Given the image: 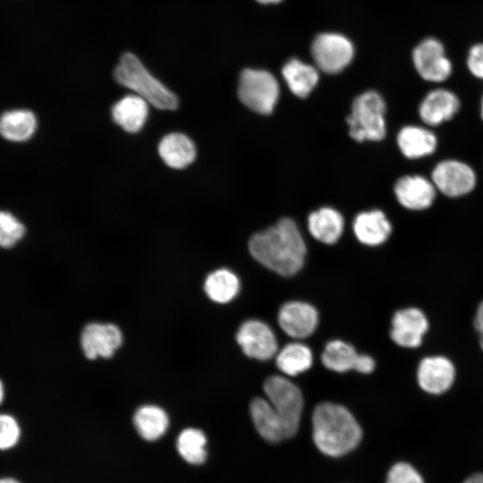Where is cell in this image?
<instances>
[{"mask_svg":"<svg viewBox=\"0 0 483 483\" xmlns=\"http://www.w3.org/2000/svg\"><path fill=\"white\" fill-rule=\"evenodd\" d=\"M282 74L290 90L299 97H306L318 81V71L298 59H292L286 63Z\"/></svg>","mask_w":483,"mask_h":483,"instance_id":"cell-26","label":"cell"},{"mask_svg":"<svg viewBox=\"0 0 483 483\" xmlns=\"http://www.w3.org/2000/svg\"><path fill=\"white\" fill-rule=\"evenodd\" d=\"M437 191L449 198H459L471 192L477 184L474 169L460 160L445 159L438 162L430 177Z\"/></svg>","mask_w":483,"mask_h":483,"instance_id":"cell-8","label":"cell"},{"mask_svg":"<svg viewBox=\"0 0 483 483\" xmlns=\"http://www.w3.org/2000/svg\"><path fill=\"white\" fill-rule=\"evenodd\" d=\"M397 145L404 157L419 159L432 155L437 148V138L429 129L419 125L402 127L396 137Z\"/></svg>","mask_w":483,"mask_h":483,"instance_id":"cell-18","label":"cell"},{"mask_svg":"<svg viewBox=\"0 0 483 483\" xmlns=\"http://www.w3.org/2000/svg\"><path fill=\"white\" fill-rule=\"evenodd\" d=\"M114 77L119 84L131 89L157 109L175 110L178 106L177 97L152 76L131 53L122 55Z\"/></svg>","mask_w":483,"mask_h":483,"instance_id":"cell-3","label":"cell"},{"mask_svg":"<svg viewBox=\"0 0 483 483\" xmlns=\"http://www.w3.org/2000/svg\"><path fill=\"white\" fill-rule=\"evenodd\" d=\"M386 103L377 92L366 91L352 102V112L347 116L350 136L357 141H377L385 138Z\"/></svg>","mask_w":483,"mask_h":483,"instance_id":"cell-4","label":"cell"},{"mask_svg":"<svg viewBox=\"0 0 483 483\" xmlns=\"http://www.w3.org/2000/svg\"><path fill=\"white\" fill-rule=\"evenodd\" d=\"M466 65L474 77L483 80V42L470 47L466 58Z\"/></svg>","mask_w":483,"mask_h":483,"instance_id":"cell-33","label":"cell"},{"mask_svg":"<svg viewBox=\"0 0 483 483\" xmlns=\"http://www.w3.org/2000/svg\"><path fill=\"white\" fill-rule=\"evenodd\" d=\"M37 128V119L29 110L19 109L4 113L0 117V134L13 142L26 141Z\"/></svg>","mask_w":483,"mask_h":483,"instance_id":"cell-25","label":"cell"},{"mask_svg":"<svg viewBox=\"0 0 483 483\" xmlns=\"http://www.w3.org/2000/svg\"><path fill=\"white\" fill-rule=\"evenodd\" d=\"M207 436L196 428L182 429L176 439V450L181 458L191 465H202L208 459Z\"/></svg>","mask_w":483,"mask_h":483,"instance_id":"cell-27","label":"cell"},{"mask_svg":"<svg viewBox=\"0 0 483 483\" xmlns=\"http://www.w3.org/2000/svg\"><path fill=\"white\" fill-rule=\"evenodd\" d=\"M278 324L291 337L302 339L309 336L318 324V313L310 304L302 301L284 303L278 312Z\"/></svg>","mask_w":483,"mask_h":483,"instance_id":"cell-17","label":"cell"},{"mask_svg":"<svg viewBox=\"0 0 483 483\" xmlns=\"http://www.w3.org/2000/svg\"><path fill=\"white\" fill-rule=\"evenodd\" d=\"M244 354L258 360H267L277 353V341L273 330L257 319L245 321L236 334Z\"/></svg>","mask_w":483,"mask_h":483,"instance_id":"cell-12","label":"cell"},{"mask_svg":"<svg viewBox=\"0 0 483 483\" xmlns=\"http://www.w3.org/2000/svg\"><path fill=\"white\" fill-rule=\"evenodd\" d=\"M461 108L458 96L450 89L437 88L428 92L419 106L421 121L429 127L452 120Z\"/></svg>","mask_w":483,"mask_h":483,"instance_id":"cell-16","label":"cell"},{"mask_svg":"<svg viewBox=\"0 0 483 483\" xmlns=\"http://www.w3.org/2000/svg\"><path fill=\"white\" fill-rule=\"evenodd\" d=\"M463 483H483V473H476L470 476Z\"/></svg>","mask_w":483,"mask_h":483,"instance_id":"cell-35","label":"cell"},{"mask_svg":"<svg viewBox=\"0 0 483 483\" xmlns=\"http://www.w3.org/2000/svg\"><path fill=\"white\" fill-rule=\"evenodd\" d=\"M480 117L483 121V96H482V98H481V102H480Z\"/></svg>","mask_w":483,"mask_h":483,"instance_id":"cell-39","label":"cell"},{"mask_svg":"<svg viewBox=\"0 0 483 483\" xmlns=\"http://www.w3.org/2000/svg\"><path fill=\"white\" fill-rule=\"evenodd\" d=\"M257 1L261 4H270V3H278L282 0H257Z\"/></svg>","mask_w":483,"mask_h":483,"instance_id":"cell-38","label":"cell"},{"mask_svg":"<svg viewBox=\"0 0 483 483\" xmlns=\"http://www.w3.org/2000/svg\"><path fill=\"white\" fill-rule=\"evenodd\" d=\"M132 421L139 436L148 442L160 439L166 433L170 423L166 411L155 404L139 407Z\"/></svg>","mask_w":483,"mask_h":483,"instance_id":"cell-22","label":"cell"},{"mask_svg":"<svg viewBox=\"0 0 483 483\" xmlns=\"http://www.w3.org/2000/svg\"><path fill=\"white\" fill-rule=\"evenodd\" d=\"M264 391L283 425L286 438L298 431L304 401L300 388L282 376L269 377Z\"/></svg>","mask_w":483,"mask_h":483,"instance_id":"cell-5","label":"cell"},{"mask_svg":"<svg viewBox=\"0 0 483 483\" xmlns=\"http://www.w3.org/2000/svg\"><path fill=\"white\" fill-rule=\"evenodd\" d=\"M148 114V102L138 95L123 97L112 107L114 123L130 133L138 132L143 127Z\"/></svg>","mask_w":483,"mask_h":483,"instance_id":"cell-20","label":"cell"},{"mask_svg":"<svg viewBox=\"0 0 483 483\" xmlns=\"http://www.w3.org/2000/svg\"><path fill=\"white\" fill-rule=\"evenodd\" d=\"M4 394H5L4 386L2 380L0 379V405L3 403L4 400Z\"/></svg>","mask_w":483,"mask_h":483,"instance_id":"cell-37","label":"cell"},{"mask_svg":"<svg viewBox=\"0 0 483 483\" xmlns=\"http://www.w3.org/2000/svg\"><path fill=\"white\" fill-rule=\"evenodd\" d=\"M122 343L120 328L111 323H89L84 326L80 335L81 349L89 360L110 358Z\"/></svg>","mask_w":483,"mask_h":483,"instance_id":"cell-13","label":"cell"},{"mask_svg":"<svg viewBox=\"0 0 483 483\" xmlns=\"http://www.w3.org/2000/svg\"><path fill=\"white\" fill-rule=\"evenodd\" d=\"M250 411L253 424L264 439L277 443L286 438L281 420L267 399L255 398Z\"/></svg>","mask_w":483,"mask_h":483,"instance_id":"cell-23","label":"cell"},{"mask_svg":"<svg viewBox=\"0 0 483 483\" xmlns=\"http://www.w3.org/2000/svg\"><path fill=\"white\" fill-rule=\"evenodd\" d=\"M308 228L318 241L326 244H334L342 235L343 218L334 208H321L309 216Z\"/></svg>","mask_w":483,"mask_h":483,"instance_id":"cell-24","label":"cell"},{"mask_svg":"<svg viewBox=\"0 0 483 483\" xmlns=\"http://www.w3.org/2000/svg\"><path fill=\"white\" fill-rule=\"evenodd\" d=\"M238 96L242 103L252 111L268 114L278 100L279 85L267 71L245 69L240 76Z\"/></svg>","mask_w":483,"mask_h":483,"instance_id":"cell-6","label":"cell"},{"mask_svg":"<svg viewBox=\"0 0 483 483\" xmlns=\"http://www.w3.org/2000/svg\"><path fill=\"white\" fill-rule=\"evenodd\" d=\"M24 225L11 213L0 210V247H13L23 237Z\"/></svg>","mask_w":483,"mask_h":483,"instance_id":"cell-30","label":"cell"},{"mask_svg":"<svg viewBox=\"0 0 483 483\" xmlns=\"http://www.w3.org/2000/svg\"><path fill=\"white\" fill-rule=\"evenodd\" d=\"M312 362L311 350L301 343L286 344L275 356L278 369L291 377L308 370L312 366Z\"/></svg>","mask_w":483,"mask_h":483,"instance_id":"cell-29","label":"cell"},{"mask_svg":"<svg viewBox=\"0 0 483 483\" xmlns=\"http://www.w3.org/2000/svg\"><path fill=\"white\" fill-rule=\"evenodd\" d=\"M0 483H21L19 479L13 477L0 478Z\"/></svg>","mask_w":483,"mask_h":483,"instance_id":"cell-36","label":"cell"},{"mask_svg":"<svg viewBox=\"0 0 483 483\" xmlns=\"http://www.w3.org/2000/svg\"><path fill=\"white\" fill-rule=\"evenodd\" d=\"M429 329L427 315L419 308L409 307L397 310L391 322L390 336L402 348L419 347Z\"/></svg>","mask_w":483,"mask_h":483,"instance_id":"cell-11","label":"cell"},{"mask_svg":"<svg viewBox=\"0 0 483 483\" xmlns=\"http://www.w3.org/2000/svg\"><path fill=\"white\" fill-rule=\"evenodd\" d=\"M249 250L258 263L282 276L298 273L307 251L297 225L287 217L254 234L250 240Z\"/></svg>","mask_w":483,"mask_h":483,"instance_id":"cell-1","label":"cell"},{"mask_svg":"<svg viewBox=\"0 0 483 483\" xmlns=\"http://www.w3.org/2000/svg\"><path fill=\"white\" fill-rule=\"evenodd\" d=\"M412 62L419 75L428 82H444L453 72V64L444 44L434 37L422 39L414 47Z\"/></svg>","mask_w":483,"mask_h":483,"instance_id":"cell-7","label":"cell"},{"mask_svg":"<svg viewBox=\"0 0 483 483\" xmlns=\"http://www.w3.org/2000/svg\"><path fill=\"white\" fill-rule=\"evenodd\" d=\"M473 324L479 334V345L483 349V301L477 308Z\"/></svg>","mask_w":483,"mask_h":483,"instance_id":"cell-34","label":"cell"},{"mask_svg":"<svg viewBox=\"0 0 483 483\" xmlns=\"http://www.w3.org/2000/svg\"><path fill=\"white\" fill-rule=\"evenodd\" d=\"M353 232L361 243L377 246L389 238L392 225L384 212L375 209L361 212L355 217Z\"/></svg>","mask_w":483,"mask_h":483,"instance_id":"cell-19","label":"cell"},{"mask_svg":"<svg viewBox=\"0 0 483 483\" xmlns=\"http://www.w3.org/2000/svg\"><path fill=\"white\" fill-rule=\"evenodd\" d=\"M204 291L211 301L216 303H227L238 294L240 281L231 270L217 269L207 276Z\"/></svg>","mask_w":483,"mask_h":483,"instance_id":"cell-28","label":"cell"},{"mask_svg":"<svg viewBox=\"0 0 483 483\" xmlns=\"http://www.w3.org/2000/svg\"><path fill=\"white\" fill-rule=\"evenodd\" d=\"M417 382L422 391L432 395H440L453 386L456 378L454 363L444 355H429L419 363Z\"/></svg>","mask_w":483,"mask_h":483,"instance_id":"cell-10","label":"cell"},{"mask_svg":"<svg viewBox=\"0 0 483 483\" xmlns=\"http://www.w3.org/2000/svg\"><path fill=\"white\" fill-rule=\"evenodd\" d=\"M313 441L326 455L338 457L356 448L362 430L353 415L343 406L321 402L312 415Z\"/></svg>","mask_w":483,"mask_h":483,"instance_id":"cell-2","label":"cell"},{"mask_svg":"<svg viewBox=\"0 0 483 483\" xmlns=\"http://www.w3.org/2000/svg\"><path fill=\"white\" fill-rule=\"evenodd\" d=\"M321 360L326 369L341 373L355 369L369 374L375 369V361L370 356L359 354L352 345L341 340L327 343Z\"/></svg>","mask_w":483,"mask_h":483,"instance_id":"cell-14","label":"cell"},{"mask_svg":"<svg viewBox=\"0 0 483 483\" xmlns=\"http://www.w3.org/2000/svg\"><path fill=\"white\" fill-rule=\"evenodd\" d=\"M386 483H425L421 475L411 464L397 462L389 470Z\"/></svg>","mask_w":483,"mask_h":483,"instance_id":"cell-32","label":"cell"},{"mask_svg":"<svg viewBox=\"0 0 483 483\" xmlns=\"http://www.w3.org/2000/svg\"><path fill=\"white\" fill-rule=\"evenodd\" d=\"M158 153L168 166L182 169L194 161L196 148L193 141L185 134L173 132L161 140Z\"/></svg>","mask_w":483,"mask_h":483,"instance_id":"cell-21","label":"cell"},{"mask_svg":"<svg viewBox=\"0 0 483 483\" xmlns=\"http://www.w3.org/2000/svg\"><path fill=\"white\" fill-rule=\"evenodd\" d=\"M21 437L19 421L11 414L0 413V451L14 448Z\"/></svg>","mask_w":483,"mask_h":483,"instance_id":"cell-31","label":"cell"},{"mask_svg":"<svg viewBox=\"0 0 483 483\" xmlns=\"http://www.w3.org/2000/svg\"><path fill=\"white\" fill-rule=\"evenodd\" d=\"M311 54L323 72L336 73L351 63L354 48L352 42L341 34L322 33L313 40Z\"/></svg>","mask_w":483,"mask_h":483,"instance_id":"cell-9","label":"cell"},{"mask_svg":"<svg viewBox=\"0 0 483 483\" xmlns=\"http://www.w3.org/2000/svg\"><path fill=\"white\" fill-rule=\"evenodd\" d=\"M394 192L403 208L420 211L433 205L437 191L431 179L412 174L399 178L394 184Z\"/></svg>","mask_w":483,"mask_h":483,"instance_id":"cell-15","label":"cell"}]
</instances>
